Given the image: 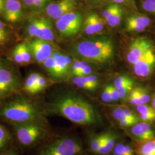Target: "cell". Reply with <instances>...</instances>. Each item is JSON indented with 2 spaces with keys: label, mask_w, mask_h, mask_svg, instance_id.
I'll return each mask as SVG.
<instances>
[{
  "label": "cell",
  "mask_w": 155,
  "mask_h": 155,
  "mask_svg": "<svg viewBox=\"0 0 155 155\" xmlns=\"http://www.w3.org/2000/svg\"><path fill=\"white\" fill-rule=\"evenodd\" d=\"M50 110L80 126L93 127L104 123L102 117L95 106L81 95L74 93L57 97L51 104Z\"/></svg>",
  "instance_id": "6da1fadb"
},
{
  "label": "cell",
  "mask_w": 155,
  "mask_h": 155,
  "mask_svg": "<svg viewBox=\"0 0 155 155\" xmlns=\"http://www.w3.org/2000/svg\"><path fill=\"white\" fill-rule=\"evenodd\" d=\"M71 51L81 60L104 65L114 59L115 45L110 38L101 37L76 42L72 45Z\"/></svg>",
  "instance_id": "7a4b0ae2"
},
{
  "label": "cell",
  "mask_w": 155,
  "mask_h": 155,
  "mask_svg": "<svg viewBox=\"0 0 155 155\" xmlns=\"http://www.w3.org/2000/svg\"><path fill=\"white\" fill-rule=\"evenodd\" d=\"M6 120L18 124L37 122L40 117L39 108L25 99H17L9 102L1 110Z\"/></svg>",
  "instance_id": "3957f363"
},
{
  "label": "cell",
  "mask_w": 155,
  "mask_h": 155,
  "mask_svg": "<svg viewBox=\"0 0 155 155\" xmlns=\"http://www.w3.org/2000/svg\"><path fill=\"white\" fill-rule=\"evenodd\" d=\"M82 145L78 139L64 137L46 145L39 155H83Z\"/></svg>",
  "instance_id": "277c9868"
},
{
  "label": "cell",
  "mask_w": 155,
  "mask_h": 155,
  "mask_svg": "<svg viewBox=\"0 0 155 155\" xmlns=\"http://www.w3.org/2000/svg\"><path fill=\"white\" fill-rule=\"evenodd\" d=\"M84 20L82 13L75 9L57 20L56 27L62 38H72L76 36L81 31Z\"/></svg>",
  "instance_id": "5b68a950"
},
{
  "label": "cell",
  "mask_w": 155,
  "mask_h": 155,
  "mask_svg": "<svg viewBox=\"0 0 155 155\" xmlns=\"http://www.w3.org/2000/svg\"><path fill=\"white\" fill-rule=\"evenodd\" d=\"M15 129L18 140L25 146L36 143L45 132L43 127L37 122L18 124Z\"/></svg>",
  "instance_id": "8992f818"
},
{
  "label": "cell",
  "mask_w": 155,
  "mask_h": 155,
  "mask_svg": "<svg viewBox=\"0 0 155 155\" xmlns=\"http://www.w3.org/2000/svg\"><path fill=\"white\" fill-rule=\"evenodd\" d=\"M155 45L152 40L147 36H139L133 40L127 49V59L133 65Z\"/></svg>",
  "instance_id": "52a82bcc"
},
{
  "label": "cell",
  "mask_w": 155,
  "mask_h": 155,
  "mask_svg": "<svg viewBox=\"0 0 155 155\" xmlns=\"http://www.w3.org/2000/svg\"><path fill=\"white\" fill-rule=\"evenodd\" d=\"M133 72L136 77L147 79L155 74V46L147 51L140 60L133 65Z\"/></svg>",
  "instance_id": "ba28073f"
},
{
  "label": "cell",
  "mask_w": 155,
  "mask_h": 155,
  "mask_svg": "<svg viewBox=\"0 0 155 155\" xmlns=\"http://www.w3.org/2000/svg\"><path fill=\"white\" fill-rule=\"evenodd\" d=\"M127 135L135 143L142 142L155 137V124L140 121L125 129Z\"/></svg>",
  "instance_id": "9c48e42d"
},
{
  "label": "cell",
  "mask_w": 155,
  "mask_h": 155,
  "mask_svg": "<svg viewBox=\"0 0 155 155\" xmlns=\"http://www.w3.org/2000/svg\"><path fill=\"white\" fill-rule=\"evenodd\" d=\"M28 45L32 57L40 63L52 55L54 51L51 42L37 38L29 41Z\"/></svg>",
  "instance_id": "30bf717a"
},
{
  "label": "cell",
  "mask_w": 155,
  "mask_h": 155,
  "mask_svg": "<svg viewBox=\"0 0 155 155\" xmlns=\"http://www.w3.org/2000/svg\"><path fill=\"white\" fill-rule=\"evenodd\" d=\"M77 0H58L47 6L45 12L50 18L58 20L67 13L76 9Z\"/></svg>",
  "instance_id": "8fae6325"
},
{
  "label": "cell",
  "mask_w": 155,
  "mask_h": 155,
  "mask_svg": "<svg viewBox=\"0 0 155 155\" xmlns=\"http://www.w3.org/2000/svg\"><path fill=\"white\" fill-rule=\"evenodd\" d=\"M19 87V81L12 72L0 67V100L8 96Z\"/></svg>",
  "instance_id": "7c38bea8"
},
{
  "label": "cell",
  "mask_w": 155,
  "mask_h": 155,
  "mask_svg": "<svg viewBox=\"0 0 155 155\" xmlns=\"http://www.w3.org/2000/svg\"><path fill=\"white\" fill-rule=\"evenodd\" d=\"M151 22V19L147 15L133 13L127 18L125 29L130 33L143 32L150 27Z\"/></svg>",
  "instance_id": "4fadbf2b"
},
{
  "label": "cell",
  "mask_w": 155,
  "mask_h": 155,
  "mask_svg": "<svg viewBox=\"0 0 155 155\" xmlns=\"http://www.w3.org/2000/svg\"><path fill=\"white\" fill-rule=\"evenodd\" d=\"M2 13L4 18L11 23L20 22L24 16L22 4L18 0H4Z\"/></svg>",
  "instance_id": "5bb4252c"
},
{
  "label": "cell",
  "mask_w": 155,
  "mask_h": 155,
  "mask_svg": "<svg viewBox=\"0 0 155 155\" xmlns=\"http://www.w3.org/2000/svg\"><path fill=\"white\" fill-rule=\"evenodd\" d=\"M52 56L55 61V79H59L66 77L71 72L73 64L71 58L59 51H54Z\"/></svg>",
  "instance_id": "9a60e30c"
},
{
  "label": "cell",
  "mask_w": 155,
  "mask_h": 155,
  "mask_svg": "<svg viewBox=\"0 0 155 155\" xmlns=\"http://www.w3.org/2000/svg\"><path fill=\"white\" fill-rule=\"evenodd\" d=\"M105 21L97 13L91 12L84 20V31L87 35L90 36L101 33L105 28Z\"/></svg>",
  "instance_id": "2e32d148"
},
{
  "label": "cell",
  "mask_w": 155,
  "mask_h": 155,
  "mask_svg": "<svg viewBox=\"0 0 155 155\" xmlns=\"http://www.w3.org/2000/svg\"><path fill=\"white\" fill-rule=\"evenodd\" d=\"M134 81L127 75H122L116 78L113 84L118 90L120 100H127V96L134 87Z\"/></svg>",
  "instance_id": "e0dca14e"
},
{
  "label": "cell",
  "mask_w": 155,
  "mask_h": 155,
  "mask_svg": "<svg viewBox=\"0 0 155 155\" xmlns=\"http://www.w3.org/2000/svg\"><path fill=\"white\" fill-rule=\"evenodd\" d=\"M72 82L78 88L89 91H94L100 85L99 78L93 74L83 77H74L72 79Z\"/></svg>",
  "instance_id": "ac0fdd59"
},
{
  "label": "cell",
  "mask_w": 155,
  "mask_h": 155,
  "mask_svg": "<svg viewBox=\"0 0 155 155\" xmlns=\"http://www.w3.org/2000/svg\"><path fill=\"white\" fill-rule=\"evenodd\" d=\"M36 38L49 42L54 40L53 27L49 19L43 17H39V29Z\"/></svg>",
  "instance_id": "d6986e66"
},
{
  "label": "cell",
  "mask_w": 155,
  "mask_h": 155,
  "mask_svg": "<svg viewBox=\"0 0 155 155\" xmlns=\"http://www.w3.org/2000/svg\"><path fill=\"white\" fill-rule=\"evenodd\" d=\"M120 135L113 131H107V137L96 154L98 155H108L119 141Z\"/></svg>",
  "instance_id": "ffe728a7"
},
{
  "label": "cell",
  "mask_w": 155,
  "mask_h": 155,
  "mask_svg": "<svg viewBox=\"0 0 155 155\" xmlns=\"http://www.w3.org/2000/svg\"><path fill=\"white\" fill-rule=\"evenodd\" d=\"M135 110L141 121L155 124V110L151 105L147 104L137 106Z\"/></svg>",
  "instance_id": "44dd1931"
},
{
  "label": "cell",
  "mask_w": 155,
  "mask_h": 155,
  "mask_svg": "<svg viewBox=\"0 0 155 155\" xmlns=\"http://www.w3.org/2000/svg\"><path fill=\"white\" fill-rule=\"evenodd\" d=\"M134 148L136 155H155V137L144 141L136 143Z\"/></svg>",
  "instance_id": "7402d4cb"
},
{
  "label": "cell",
  "mask_w": 155,
  "mask_h": 155,
  "mask_svg": "<svg viewBox=\"0 0 155 155\" xmlns=\"http://www.w3.org/2000/svg\"><path fill=\"white\" fill-rule=\"evenodd\" d=\"M107 134V131L95 134L91 137L89 141V150L91 152L96 154L105 141Z\"/></svg>",
  "instance_id": "603a6c76"
},
{
  "label": "cell",
  "mask_w": 155,
  "mask_h": 155,
  "mask_svg": "<svg viewBox=\"0 0 155 155\" xmlns=\"http://www.w3.org/2000/svg\"><path fill=\"white\" fill-rule=\"evenodd\" d=\"M124 14V11L122 6L115 12L110 17H109L105 22L112 28H115L121 22Z\"/></svg>",
  "instance_id": "cb8c5ba5"
},
{
  "label": "cell",
  "mask_w": 155,
  "mask_h": 155,
  "mask_svg": "<svg viewBox=\"0 0 155 155\" xmlns=\"http://www.w3.org/2000/svg\"><path fill=\"white\" fill-rule=\"evenodd\" d=\"M40 74L39 73H32L27 78L24 84V89L27 93L33 94L38 81Z\"/></svg>",
  "instance_id": "d4e9b609"
},
{
  "label": "cell",
  "mask_w": 155,
  "mask_h": 155,
  "mask_svg": "<svg viewBox=\"0 0 155 155\" xmlns=\"http://www.w3.org/2000/svg\"><path fill=\"white\" fill-rule=\"evenodd\" d=\"M127 99L130 104L134 107L143 104L140 97L139 86L134 87L132 90L127 96Z\"/></svg>",
  "instance_id": "484cf974"
},
{
  "label": "cell",
  "mask_w": 155,
  "mask_h": 155,
  "mask_svg": "<svg viewBox=\"0 0 155 155\" xmlns=\"http://www.w3.org/2000/svg\"><path fill=\"white\" fill-rule=\"evenodd\" d=\"M111 116L113 117V120L116 122L117 124L118 123L122 121L123 120H125L129 119V120H132V119L129 118L125 114V113H124V111L123 109H122L121 105L114 106L113 108L112 111H111ZM132 121H133V120H132ZM134 122H135V121H134Z\"/></svg>",
  "instance_id": "4316f807"
},
{
  "label": "cell",
  "mask_w": 155,
  "mask_h": 155,
  "mask_svg": "<svg viewBox=\"0 0 155 155\" xmlns=\"http://www.w3.org/2000/svg\"><path fill=\"white\" fill-rule=\"evenodd\" d=\"M20 51L21 53L24 64H28L31 61L32 55L31 50L29 48L28 44L24 42L18 44Z\"/></svg>",
  "instance_id": "83f0119b"
},
{
  "label": "cell",
  "mask_w": 155,
  "mask_h": 155,
  "mask_svg": "<svg viewBox=\"0 0 155 155\" xmlns=\"http://www.w3.org/2000/svg\"><path fill=\"white\" fill-rule=\"evenodd\" d=\"M47 71L50 74V75L55 79L56 78V63L55 61L53 56L52 55L46 59L43 63Z\"/></svg>",
  "instance_id": "f1b7e54d"
},
{
  "label": "cell",
  "mask_w": 155,
  "mask_h": 155,
  "mask_svg": "<svg viewBox=\"0 0 155 155\" xmlns=\"http://www.w3.org/2000/svg\"><path fill=\"white\" fill-rule=\"evenodd\" d=\"M141 8L144 12L155 16V0H143Z\"/></svg>",
  "instance_id": "f546056e"
},
{
  "label": "cell",
  "mask_w": 155,
  "mask_h": 155,
  "mask_svg": "<svg viewBox=\"0 0 155 155\" xmlns=\"http://www.w3.org/2000/svg\"><path fill=\"white\" fill-rule=\"evenodd\" d=\"M39 27V17L32 19L28 25V35L32 38H36Z\"/></svg>",
  "instance_id": "4dcf8cb0"
},
{
  "label": "cell",
  "mask_w": 155,
  "mask_h": 155,
  "mask_svg": "<svg viewBox=\"0 0 155 155\" xmlns=\"http://www.w3.org/2000/svg\"><path fill=\"white\" fill-rule=\"evenodd\" d=\"M121 6L122 5L115 3H112L107 6L102 11V18L104 19V20L106 21L109 17H110L115 12L120 8Z\"/></svg>",
  "instance_id": "1f68e13d"
},
{
  "label": "cell",
  "mask_w": 155,
  "mask_h": 155,
  "mask_svg": "<svg viewBox=\"0 0 155 155\" xmlns=\"http://www.w3.org/2000/svg\"><path fill=\"white\" fill-rule=\"evenodd\" d=\"M139 91L143 104H149L151 101L152 96L150 89L146 87L139 86Z\"/></svg>",
  "instance_id": "d6a6232c"
},
{
  "label": "cell",
  "mask_w": 155,
  "mask_h": 155,
  "mask_svg": "<svg viewBox=\"0 0 155 155\" xmlns=\"http://www.w3.org/2000/svg\"><path fill=\"white\" fill-rule=\"evenodd\" d=\"M9 33L5 24L0 20V46L5 45L9 40Z\"/></svg>",
  "instance_id": "836d02e7"
},
{
  "label": "cell",
  "mask_w": 155,
  "mask_h": 155,
  "mask_svg": "<svg viewBox=\"0 0 155 155\" xmlns=\"http://www.w3.org/2000/svg\"><path fill=\"white\" fill-rule=\"evenodd\" d=\"M9 135L5 128L0 125V150L2 149L8 142Z\"/></svg>",
  "instance_id": "e575fe53"
},
{
  "label": "cell",
  "mask_w": 155,
  "mask_h": 155,
  "mask_svg": "<svg viewBox=\"0 0 155 155\" xmlns=\"http://www.w3.org/2000/svg\"><path fill=\"white\" fill-rule=\"evenodd\" d=\"M47 82L46 79L43 75H40L36 84L35 89L34 90L33 94L38 93L43 90L45 89V87L47 86Z\"/></svg>",
  "instance_id": "d590c367"
},
{
  "label": "cell",
  "mask_w": 155,
  "mask_h": 155,
  "mask_svg": "<svg viewBox=\"0 0 155 155\" xmlns=\"http://www.w3.org/2000/svg\"><path fill=\"white\" fill-rule=\"evenodd\" d=\"M12 55H13V58L14 61H16L17 63L24 64L21 53L18 45H17L15 47L12 52Z\"/></svg>",
  "instance_id": "8d00e7d4"
},
{
  "label": "cell",
  "mask_w": 155,
  "mask_h": 155,
  "mask_svg": "<svg viewBox=\"0 0 155 155\" xmlns=\"http://www.w3.org/2000/svg\"><path fill=\"white\" fill-rule=\"evenodd\" d=\"M125 143L118 142L111 152V155H125L124 150Z\"/></svg>",
  "instance_id": "74e56055"
},
{
  "label": "cell",
  "mask_w": 155,
  "mask_h": 155,
  "mask_svg": "<svg viewBox=\"0 0 155 155\" xmlns=\"http://www.w3.org/2000/svg\"><path fill=\"white\" fill-rule=\"evenodd\" d=\"M110 1L113 3L121 5L127 6L133 9H136V6L135 5L134 0H110Z\"/></svg>",
  "instance_id": "f35d334b"
},
{
  "label": "cell",
  "mask_w": 155,
  "mask_h": 155,
  "mask_svg": "<svg viewBox=\"0 0 155 155\" xmlns=\"http://www.w3.org/2000/svg\"><path fill=\"white\" fill-rule=\"evenodd\" d=\"M101 100L105 103H110L113 101L108 85L106 86L101 94Z\"/></svg>",
  "instance_id": "ab89813d"
},
{
  "label": "cell",
  "mask_w": 155,
  "mask_h": 155,
  "mask_svg": "<svg viewBox=\"0 0 155 155\" xmlns=\"http://www.w3.org/2000/svg\"><path fill=\"white\" fill-rule=\"evenodd\" d=\"M83 2L90 8H98L102 5L106 0H82Z\"/></svg>",
  "instance_id": "60d3db41"
},
{
  "label": "cell",
  "mask_w": 155,
  "mask_h": 155,
  "mask_svg": "<svg viewBox=\"0 0 155 155\" xmlns=\"http://www.w3.org/2000/svg\"><path fill=\"white\" fill-rule=\"evenodd\" d=\"M93 71L87 63L82 67V68L81 70V71L78 74L77 77H83V76H87L91 74H93Z\"/></svg>",
  "instance_id": "b9f144b4"
},
{
  "label": "cell",
  "mask_w": 155,
  "mask_h": 155,
  "mask_svg": "<svg viewBox=\"0 0 155 155\" xmlns=\"http://www.w3.org/2000/svg\"><path fill=\"white\" fill-rule=\"evenodd\" d=\"M109 91L110 93L111 97L113 102H117L120 100V95L118 90H117L114 84H108Z\"/></svg>",
  "instance_id": "7bdbcfd3"
},
{
  "label": "cell",
  "mask_w": 155,
  "mask_h": 155,
  "mask_svg": "<svg viewBox=\"0 0 155 155\" xmlns=\"http://www.w3.org/2000/svg\"><path fill=\"white\" fill-rule=\"evenodd\" d=\"M48 0H35L33 5L32 6L31 9L33 10H40L42 8H43Z\"/></svg>",
  "instance_id": "ee69618b"
},
{
  "label": "cell",
  "mask_w": 155,
  "mask_h": 155,
  "mask_svg": "<svg viewBox=\"0 0 155 155\" xmlns=\"http://www.w3.org/2000/svg\"><path fill=\"white\" fill-rule=\"evenodd\" d=\"M35 0H22L23 5L27 8H31Z\"/></svg>",
  "instance_id": "f6af8a7d"
},
{
  "label": "cell",
  "mask_w": 155,
  "mask_h": 155,
  "mask_svg": "<svg viewBox=\"0 0 155 155\" xmlns=\"http://www.w3.org/2000/svg\"><path fill=\"white\" fill-rule=\"evenodd\" d=\"M151 105L153 106V107L155 109V91L153 93V94H152V99H151Z\"/></svg>",
  "instance_id": "bcb514c9"
},
{
  "label": "cell",
  "mask_w": 155,
  "mask_h": 155,
  "mask_svg": "<svg viewBox=\"0 0 155 155\" xmlns=\"http://www.w3.org/2000/svg\"><path fill=\"white\" fill-rule=\"evenodd\" d=\"M4 0H0V12H2L4 9Z\"/></svg>",
  "instance_id": "7dc6e473"
},
{
  "label": "cell",
  "mask_w": 155,
  "mask_h": 155,
  "mask_svg": "<svg viewBox=\"0 0 155 155\" xmlns=\"http://www.w3.org/2000/svg\"><path fill=\"white\" fill-rule=\"evenodd\" d=\"M7 155H16L15 153H13V152H11V153H8Z\"/></svg>",
  "instance_id": "c3c4849f"
},
{
  "label": "cell",
  "mask_w": 155,
  "mask_h": 155,
  "mask_svg": "<svg viewBox=\"0 0 155 155\" xmlns=\"http://www.w3.org/2000/svg\"><path fill=\"white\" fill-rule=\"evenodd\" d=\"M1 66H2V65H1V64H0V67Z\"/></svg>",
  "instance_id": "681fc988"
}]
</instances>
